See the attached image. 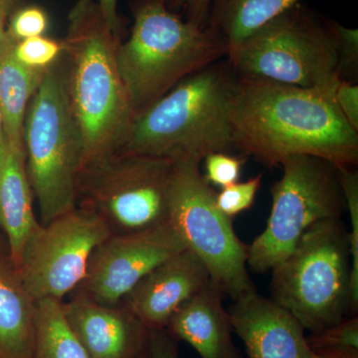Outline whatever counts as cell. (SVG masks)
I'll list each match as a JSON object with an SVG mask.
<instances>
[{"mask_svg": "<svg viewBox=\"0 0 358 358\" xmlns=\"http://www.w3.org/2000/svg\"><path fill=\"white\" fill-rule=\"evenodd\" d=\"M334 31L338 42L336 76L339 81L355 83L358 76V30L334 21Z\"/></svg>", "mask_w": 358, "mask_h": 358, "instance_id": "cell-26", "label": "cell"}, {"mask_svg": "<svg viewBox=\"0 0 358 358\" xmlns=\"http://www.w3.org/2000/svg\"><path fill=\"white\" fill-rule=\"evenodd\" d=\"M237 79L227 57L185 78L134 119L117 152L174 162L236 152L229 112Z\"/></svg>", "mask_w": 358, "mask_h": 358, "instance_id": "cell-3", "label": "cell"}, {"mask_svg": "<svg viewBox=\"0 0 358 358\" xmlns=\"http://www.w3.org/2000/svg\"><path fill=\"white\" fill-rule=\"evenodd\" d=\"M210 282L202 261L185 249L152 268L122 303L148 331H164L174 313Z\"/></svg>", "mask_w": 358, "mask_h": 358, "instance_id": "cell-13", "label": "cell"}, {"mask_svg": "<svg viewBox=\"0 0 358 358\" xmlns=\"http://www.w3.org/2000/svg\"><path fill=\"white\" fill-rule=\"evenodd\" d=\"M23 143L28 178L44 225L76 208L83 164L81 136L71 110L61 57L47 69L28 105Z\"/></svg>", "mask_w": 358, "mask_h": 358, "instance_id": "cell-6", "label": "cell"}, {"mask_svg": "<svg viewBox=\"0 0 358 358\" xmlns=\"http://www.w3.org/2000/svg\"><path fill=\"white\" fill-rule=\"evenodd\" d=\"M103 14V20L108 23L112 31L122 39L124 24L117 13V0H95Z\"/></svg>", "mask_w": 358, "mask_h": 358, "instance_id": "cell-32", "label": "cell"}, {"mask_svg": "<svg viewBox=\"0 0 358 358\" xmlns=\"http://www.w3.org/2000/svg\"><path fill=\"white\" fill-rule=\"evenodd\" d=\"M63 53V42L45 36L32 37L16 42L14 55L32 69L47 70L55 64Z\"/></svg>", "mask_w": 358, "mask_h": 358, "instance_id": "cell-24", "label": "cell"}, {"mask_svg": "<svg viewBox=\"0 0 358 358\" xmlns=\"http://www.w3.org/2000/svg\"><path fill=\"white\" fill-rule=\"evenodd\" d=\"M228 312L249 358H313L301 322L256 289L233 301Z\"/></svg>", "mask_w": 358, "mask_h": 358, "instance_id": "cell-14", "label": "cell"}, {"mask_svg": "<svg viewBox=\"0 0 358 358\" xmlns=\"http://www.w3.org/2000/svg\"><path fill=\"white\" fill-rule=\"evenodd\" d=\"M36 303L8 255L0 254V358H34Z\"/></svg>", "mask_w": 358, "mask_h": 358, "instance_id": "cell-18", "label": "cell"}, {"mask_svg": "<svg viewBox=\"0 0 358 358\" xmlns=\"http://www.w3.org/2000/svg\"><path fill=\"white\" fill-rule=\"evenodd\" d=\"M243 155L213 152L204 157V178L209 185L226 187L238 182L245 164Z\"/></svg>", "mask_w": 358, "mask_h": 358, "instance_id": "cell-27", "label": "cell"}, {"mask_svg": "<svg viewBox=\"0 0 358 358\" xmlns=\"http://www.w3.org/2000/svg\"><path fill=\"white\" fill-rule=\"evenodd\" d=\"M227 59L237 78L301 88L339 80L334 20L301 2L242 40Z\"/></svg>", "mask_w": 358, "mask_h": 358, "instance_id": "cell-7", "label": "cell"}, {"mask_svg": "<svg viewBox=\"0 0 358 358\" xmlns=\"http://www.w3.org/2000/svg\"><path fill=\"white\" fill-rule=\"evenodd\" d=\"M33 199L25 152L14 150L6 138L0 148V231L6 235L9 260L16 270L26 245L40 226Z\"/></svg>", "mask_w": 358, "mask_h": 358, "instance_id": "cell-17", "label": "cell"}, {"mask_svg": "<svg viewBox=\"0 0 358 358\" xmlns=\"http://www.w3.org/2000/svg\"><path fill=\"white\" fill-rule=\"evenodd\" d=\"M186 249L171 223L143 232L110 235L96 247L72 296L120 305L152 268Z\"/></svg>", "mask_w": 358, "mask_h": 358, "instance_id": "cell-12", "label": "cell"}, {"mask_svg": "<svg viewBox=\"0 0 358 358\" xmlns=\"http://www.w3.org/2000/svg\"><path fill=\"white\" fill-rule=\"evenodd\" d=\"M280 166L282 176L271 188L267 225L248 245L247 266L260 274L284 260L313 224L341 219L346 211L338 169L331 162L293 155Z\"/></svg>", "mask_w": 358, "mask_h": 358, "instance_id": "cell-9", "label": "cell"}, {"mask_svg": "<svg viewBox=\"0 0 358 358\" xmlns=\"http://www.w3.org/2000/svg\"><path fill=\"white\" fill-rule=\"evenodd\" d=\"M334 99L339 110L348 124L358 131V86L339 81L334 90Z\"/></svg>", "mask_w": 358, "mask_h": 358, "instance_id": "cell-29", "label": "cell"}, {"mask_svg": "<svg viewBox=\"0 0 358 358\" xmlns=\"http://www.w3.org/2000/svg\"><path fill=\"white\" fill-rule=\"evenodd\" d=\"M196 159L176 162L169 192V223L204 264L211 282L233 301L256 287L248 273V245L233 228L232 219L216 204V192Z\"/></svg>", "mask_w": 358, "mask_h": 358, "instance_id": "cell-10", "label": "cell"}, {"mask_svg": "<svg viewBox=\"0 0 358 358\" xmlns=\"http://www.w3.org/2000/svg\"><path fill=\"white\" fill-rule=\"evenodd\" d=\"M178 341L164 331H150L148 358H179Z\"/></svg>", "mask_w": 358, "mask_h": 358, "instance_id": "cell-31", "label": "cell"}, {"mask_svg": "<svg viewBox=\"0 0 358 358\" xmlns=\"http://www.w3.org/2000/svg\"><path fill=\"white\" fill-rule=\"evenodd\" d=\"M110 235L102 219L79 207L40 223L17 270L35 303L63 301L72 294L87 274L92 254Z\"/></svg>", "mask_w": 358, "mask_h": 358, "instance_id": "cell-11", "label": "cell"}, {"mask_svg": "<svg viewBox=\"0 0 358 358\" xmlns=\"http://www.w3.org/2000/svg\"><path fill=\"white\" fill-rule=\"evenodd\" d=\"M48 16L38 6H25L13 14L7 31L16 40L43 36L48 28Z\"/></svg>", "mask_w": 358, "mask_h": 358, "instance_id": "cell-28", "label": "cell"}, {"mask_svg": "<svg viewBox=\"0 0 358 358\" xmlns=\"http://www.w3.org/2000/svg\"><path fill=\"white\" fill-rule=\"evenodd\" d=\"M62 42L66 89L81 136L83 169L120 150L133 126V110L117 64L122 39L103 20L95 0H79L71 9Z\"/></svg>", "mask_w": 358, "mask_h": 358, "instance_id": "cell-2", "label": "cell"}, {"mask_svg": "<svg viewBox=\"0 0 358 358\" xmlns=\"http://www.w3.org/2000/svg\"><path fill=\"white\" fill-rule=\"evenodd\" d=\"M212 0H166L171 10L185 13L187 21L199 27H207Z\"/></svg>", "mask_w": 358, "mask_h": 358, "instance_id": "cell-30", "label": "cell"}, {"mask_svg": "<svg viewBox=\"0 0 358 358\" xmlns=\"http://www.w3.org/2000/svg\"><path fill=\"white\" fill-rule=\"evenodd\" d=\"M341 188L345 199L346 212L350 215L348 232L352 258V296L353 310H358V173L357 169H338Z\"/></svg>", "mask_w": 358, "mask_h": 358, "instance_id": "cell-22", "label": "cell"}, {"mask_svg": "<svg viewBox=\"0 0 358 358\" xmlns=\"http://www.w3.org/2000/svg\"><path fill=\"white\" fill-rule=\"evenodd\" d=\"M223 296L209 282L174 313L167 324V334L192 345L201 358H243L233 341L234 331Z\"/></svg>", "mask_w": 358, "mask_h": 358, "instance_id": "cell-16", "label": "cell"}, {"mask_svg": "<svg viewBox=\"0 0 358 358\" xmlns=\"http://www.w3.org/2000/svg\"><path fill=\"white\" fill-rule=\"evenodd\" d=\"M0 254H6V255H8V251H7V249H4L3 246H2L1 236H0Z\"/></svg>", "mask_w": 358, "mask_h": 358, "instance_id": "cell-36", "label": "cell"}, {"mask_svg": "<svg viewBox=\"0 0 358 358\" xmlns=\"http://www.w3.org/2000/svg\"><path fill=\"white\" fill-rule=\"evenodd\" d=\"M71 331L91 358H141L147 355L150 331L124 303L106 306L72 296L62 301Z\"/></svg>", "mask_w": 358, "mask_h": 358, "instance_id": "cell-15", "label": "cell"}, {"mask_svg": "<svg viewBox=\"0 0 358 358\" xmlns=\"http://www.w3.org/2000/svg\"><path fill=\"white\" fill-rule=\"evenodd\" d=\"M313 358H358V352H313Z\"/></svg>", "mask_w": 358, "mask_h": 358, "instance_id": "cell-34", "label": "cell"}, {"mask_svg": "<svg viewBox=\"0 0 358 358\" xmlns=\"http://www.w3.org/2000/svg\"><path fill=\"white\" fill-rule=\"evenodd\" d=\"M272 300L306 331L317 333L355 315L348 231L341 219L313 224L272 268Z\"/></svg>", "mask_w": 358, "mask_h": 358, "instance_id": "cell-5", "label": "cell"}, {"mask_svg": "<svg viewBox=\"0 0 358 358\" xmlns=\"http://www.w3.org/2000/svg\"><path fill=\"white\" fill-rule=\"evenodd\" d=\"M141 358H148V357H147V355H145V357H141Z\"/></svg>", "mask_w": 358, "mask_h": 358, "instance_id": "cell-37", "label": "cell"}, {"mask_svg": "<svg viewBox=\"0 0 358 358\" xmlns=\"http://www.w3.org/2000/svg\"><path fill=\"white\" fill-rule=\"evenodd\" d=\"M308 345L315 352H358V317H346L317 333H310Z\"/></svg>", "mask_w": 358, "mask_h": 358, "instance_id": "cell-23", "label": "cell"}, {"mask_svg": "<svg viewBox=\"0 0 358 358\" xmlns=\"http://www.w3.org/2000/svg\"><path fill=\"white\" fill-rule=\"evenodd\" d=\"M131 35L117 49V64L134 119L185 78L227 57L228 45L169 9L166 0H133Z\"/></svg>", "mask_w": 358, "mask_h": 358, "instance_id": "cell-4", "label": "cell"}, {"mask_svg": "<svg viewBox=\"0 0 358 358\" xmlns=\"http://www.w3.org/2000/svg\"><path fill=\"white\" fill-rule=\"evenodd\" d=\"M338 82L301 88L238 78L229 112L235 150L268 167L293 155H312L338 169H357L358 131L336 105Z\"/></svg>", "mask_w": 358, "mask_h": 358, "instance_id": "cell-1", "label": "cell"}, {"mask_svg": "<svg viewBox=\"0 0 358 358\" xmlns=\"http://www.w3.org/2000/svg\"><path fill=\"white\" fill-rule=\"evenodd\" d=\"M6 140V133H4L3 119H2L1 112H0V148L3 145Z\"/></svg>", "mask_w": 358, "mask_h": 358, "instance_id": "cell-35", "label": "cell"}, {"mask_svg": "<svg viewBox=\"0 0 358 358\" xmlns=\"http://www.w3.org/2000/svg\"><path fill=\"white\" fill-rule=\"evenodd\" d=\"M299 2L301 0H212L207 26L225 40L230 51Z\"/></svg>", "mask_w": 358, "mask_h": 358, "instance_id": "cell-20", "label": "cell"}, {"mask_svg": "<svg viewBox=\"0 0 358 358\" xmlns=\"http://www.w3.org/2000/svg\"><path fill=\"white\" fill-rule=\"evenodd\" d=\"M17 41L6 30L0 43V112L7 143L17 152H25L23 129L26 110L47 70L21 64L14 55Z\"/></svg>", "mask_w": 358, "mask_h": 358, "instance_id": "cell-19", "label": "cell"}, {"mask_svg": "<svg viewBox=\"0 0 358 358\" xmlns=\"http://www.w3.org/2000/svg\"><path fill=\"white\" fill-rule=\"evenodd\" d=\"M173 160L117 152L82 169L77 207L92 212L112 235L134 234L169 223Z\"/></svg>", "mask_w": 358, "mask_h": 358, "instance_id": "cell-8", "label": "cell"}, {"mask_svg": "<svg viewBox=\"0 0 358 358\" xmlns=\"http://www.w3.org/2000/svg\"><path fill=\"white\" fill-rule=\"evenodd\" d=\"M34 358H91L68 326L62 301H36Z\"/></svg>", "mask_w": 358, "mask_h": 358, "instance_id": "cell-21", "label": "cell"}, {"mask_svg": "<svg viewBox=\"0 0 358 358\" xmlns=\"http://www.w3.org/2000/svg\"><path fill=\"white\" fill-rule=\"evenodd\" d=\"M263 173L243 182H235L216 193V204L224 215L231 219L251 208L262 185Z\"/></svg>", "mask_w": 358, "mask_h": 358, "instance_id": "cell-25", "label": "cell"}, {"mask_svg": "<svg viewBox=\"0 0 358 358\" xmlns=\"http://www.w3.org/2000/svg\"><path fill=\"white\" fill-rule=\"evenodd\" d=\"M18 1L20 0H0V43L6 33L7 21Z\"/></svg>", "mask_w": 358, "mask_h": 358, "instance_id": "cell-33", "label": "cell"}]
</instances>
